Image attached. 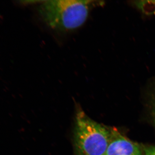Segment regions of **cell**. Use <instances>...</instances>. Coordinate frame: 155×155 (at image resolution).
Masks as SVG:
<instances>
[{"label": "cell", "instance_id": "5b68a950", "mask_svg": "<svg viewBox=\"0 0 155 155\" xmlns=\"http://www.w3.org/2000/svg\"><path fill=\"white\" fill-rule=\"evenodd\" d=\"M144 155H155V147H149L144 149Z\"/></svg>", "mask_w": 155, "mask_h": 155}, {"label": "cell", "instance_id": "7a4b0ae2", "mask_svg": "<svg viewBox=\"0 0 155 155\" xmlns=\"http://www.w3.org/2000/svg\"><path fill=\"white\" fill-rule=\"evenodd\" d=\"M111 130L90 118L82 110L77 112L74 133L75 155H104Z\"/></svg>", "mask_w": 155, "mask_h": 155}, {"label": "cell", "instance_id": "3957f363", "mask_svg": "<svg viewBox=\"0 0 155 155\" xmlns=\"http://www.w3.org/2000/svg\"><path fill=\"white\" fill-rule=\"evenodd\" d=\"M104 155H143L141 147L135 143L112 129L109 145Z\"/></svg>", "mask_w": 155, "mask_h": 155}, {"label": "cell", "instance_id": "6da1fadb", "mask_svg": "<svg viewBox=\"0 0 155 155\" xmlns=\"http://www.w3.org/2000/svg\"><path fill=\"white\" fill-rule=\"evenodd\" d=\"M94 2L74 0L45 1L40 6L39 13L51 28L60 31H68L83 25Z\"/></svg>", "mask_w": 155, "mask_h": 155}, {"label": "cell", "instance_id": "277c9868", "mask_svg": "<svg viewBox=\"0 0 155 155\" xmlns=\"http://www.w3.org/2000/svg\"><path fill=\"white\" fill-rule=\"evenodd\" d=\"M133 4L143 14L147 15H155V0L134 1Z\"/></svg>", "mask_w": 155, "mask_h": 155}]
</instances>
